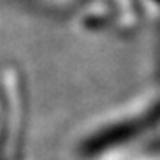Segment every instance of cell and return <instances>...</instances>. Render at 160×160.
<instances>
[{"label":"cell","mask_w":160,"mask_h":160,"mask_svg":"<svg viewBox=\"0 0 160 160\" xmlns=\"http://www.w3.org/2000/svg\"><path fill=\"white\" fill-rule=\"evenodd\" d=\"M26 80L15 67L0 70V160H25Z\"/></svg>","instance_id":"cell-1"}]
</instances>
